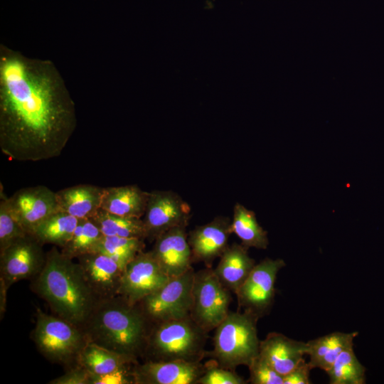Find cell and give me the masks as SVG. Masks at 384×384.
I'll return each instance as SVG.
<instances>
[{"label": "cell", "mask_w": 384, "mask_h": 384, "mask_svg": "<svg viewBox=\"0 0 384 384\" xmlns=\"http://www.w3.org/2000/svg\"><path fill=\"white\" fill-rule=\"evenodd\" d=\"M358 332L336 331L306 342V354L309 356L311 369L320 368L327 372L344 350L353 346Z\"/></svg>", "instance_id": "obj_22"}, {"label": "cell", "mask_w": 384, "mask_h": 384, "mask_svg": "<svg viewBox=\"0 0 384 384\" xmlns=\"http://www.w3.org/2000/svg\"><path fill=\"white\" fill-rule=\"evenodd\" d=\"M113 299L95 304L85 323L87 336L89 341L135 358L146 342V316L124 299Z\"/></svg>", "instance_id": "obj_3"}, {"label": "cell", "mask_w": 384, "mask_h": 384, "mask_svg": "<svg viewBox=\"0 0 384 384\" xmlns=\"http://www.w3.org/2000/svg\"><path fill=\"white\" fill-rule=\"evenodd\" d=\"M135 383L133 372L127 367L102 375L91 374L90 384H129Z\"/></svg>", "instance_id": "obj_33"}, {"label": "cell", "mask_w": 384, "mask_h": 384, "mask_svg": "<svg viewBox=\"0 0 384 384\" xmlns=\"http://www.w3.org/2000/svg\"><path fill=\"white\" fill-rule=\"evenodd\" d=\"M80 220L59 210L38 225L31 235L42 244H53L62 248L70 240Z\"/></svg>", "instance_id": "obj_25"}, {"label": "cell", "mask_w": 384, "mask_h": 384, "mask_svg": "<svg viewBox=\"0 0 384 384\" xmlns=\"http://www.w3.org/2000/svg\"><path fill=\"white\" fill-rule=\"evenodd\" d=\"M26 234L13 213L9 198L1 192L0 251Z\"/></svg>", "instance_id": "obj_30"}, {"label": "cell", "mask_w": 384, "mask_h": 384, "mask_svg": "<svg viewBox=\"0 0 384 384\" xmlns=\"http://www.w3.org/2000/svg\"><path fill=\"white\" fill-rule=\"evenodd\" d=\"M102 236V233L92 219H80L70 240L61 251L71 258H77L92 252Z\"/></svg>", "instance_id": "obj_29"}, {"label": "cell", "mask_w": 384, "mask_h": 384, "mask_svg": "<svg viewBox=\"0 0 384 384\" xmlns=\"http://www.w3.org/2000/svg\"><path fill=\"white\" fill-rule=\"evenodd\" d=\"M247 250L241 244L228 245L213 269L220 282L235 294L255 265V261L249 256Z\"/></svg>", "instance_id": "obj_20"}, {"label": "cell", "mask_w": 384, "mask_h": 384, "mask_svg": "<svg viewBox=\"0 0 384 384\" xmlns=\"http://www.w3.org/2000/svg\"><path fill=\"white\" fill-rule=\"evenodd\" d=\"M312 370L303 359L292 371L284 376L283 384H309V373Z\"/></svg>", "instance_id": "obj_35"}, {"label": "cell", "mask_w": 384, "mask_h": 384, "mask_svg": "<svg viewBox=\"0 0 384 384\" xmlns=\"http://www.w3.org/2000/svg\"><path fill=\"white\" fill-rule=\"evenodd\" d=\"M81 366L91 374L102 375L127 367L134 358L120 354L87 341L78 355Z\"/></svg>", "instance_id": "obj_23"}, {"label": "cell", "mask_w": 384, "mask_h": 384, "mask_svg": "<svg viewBox=\"0 0 384 384\" xmlns=\"http://www.w3.org/2000/svg\"><path fill=\"white\" fill-rule=\"evenodd\" d=\"M306 343L292 339L285 335L271 332L260 342L259 355L279 374L284 376L292 371L306 354Z\"/></svg>", "instance_id": "obj_18"}, {"label": "cell", "mask_w": 384, "mask_h": 384, "mask_svg": "<svg viewBox=\"0 0 384 384\" xmlns=\"http://www.w3.org/2000/svg\"><path fill=\"white\" fill-rule=\"evenodd\" d=\"M246 380L235 370L220 367L218 364L206 365L203 374L196 384H245Z\"/></svg>", "instance_id": "obj_32"}, {"label": "cell", "mask_w": 384, "mask_h": 384, "mask_svg": "<svg viewBox=\"0 0 384 384\" xmlns=\"http://www.w3.org/2000/svg\"><path fill=\"white\" fill-rule=\"evenodd\" d=\"M9 201L14 215L28 234H32L38 225L60 210L56 192L45 186L20 189Z\"/></svg>", "instance_id": "obj_13"}, {"label": "cell", "mask_w": 384, "mask_h": 384, "mask_svg": "<svg viewBox=\"0 0 384 384\" xmlns=\"http://www.w3.org/2000/svg\"><path fill=\"white\" fill-rule=\"evenodd\" d=\"M149 192L137 185L105 187L100 209L119 216L141 218L145 213Z\"/></svg>", "instance_id": "obj_19"}, {"label": "cell", "mask_w": 384, "mask_h": 384, "mask_svg": "<svg viewBox=\"0 0 384 384\" xmlns=\"http://www.w3.org/2000/svg\"><path fill=\"white\" fill-rule=\"evenodd\" d=\"M151 251L137 254L125 267L119 295L132 305L164 286L170 279Z\"/></svg>", "instance_id": "obj_10"}, {"label": "cell", "mask_w": 384, "mask_h": 384, "mask_svg": "<svg viewBox=\"0 0 384 384\" xmlns=\"http://www.w3.org/2000/svg\"><path fill=\"white\" fill-rule=\"evenodd\" d=\"M248 368L250 382L252 384H283L284 376L260 355L252 361Z\"/></svg>", "instance_id": "obj_31"}, {"label": "cell", "mask_w": 384, "mask_h": 384, "mask_svg": "<svg viewBox=\"0 0 384 384\" xmlns=\"http://www.w3.org/2000/svg\"><path fill=\"white\" fill-rule=\"evenodd\" d=\"M231 230L247 249L265 250L269 245L267 232L257 223L255 213L239 203L233 208Z\"/></svg>", "instance_id": "obj_24"}, {"label": "cell", "mask_w": 384, "mask_h": 384, "mask_svg": "<svg viewBox=\"0 0 384 384\" xmlns=\"http://www.w3.org/2000/svg\"><path fill=\"white\" fill-rule=\"evenodd\" d=\"M42 245L33 235L26 234L0 251L1 280L7 289L41 271L46 260Z\"/></svg>", "instance_id": "obj_11"}, {"label": "cell", "mask_w": 384, "mask_h": 384, "mask_svg": "<svg viewBox=\"0 0 384 384\" xmlns=\"http://www.w3.org/2000/svg\"><path fill=\"white\" fill-rule=\"evenodd\" d=\"M206 365L201 362L149 360L133 371L135 383L196 384Z\"/></svg>", "instance_id": "obj_16"}, {"label": "cell", "mask_w": 384, "mask_h": 384, "mask_svg": "<svg viewBox=\"0 0 384 384\" xmlns=\"http://www.w3.org/2000/svg\"><path fill=\"white\" fill-rule=\"evenodd\" d=\"M231 223L228 217L220 215L191 230L188 242L192 261L203 262L207 267H211L213 261L220 257L229 245V237L233 233Z\"/></svg>", "instance_id": "obj_15"}, {"label": "cell", "mask_w": 384, "mask_h": 384, "mask_svg": "<svg viewBox=\"0 0 384 384\" xmlns=\"http://www.w3.org/2000/svg\"><path fill=\"white\" fill-rule=\"evenodd\" d=\"M146 338L151 361L201 362L207 333L189 316L157 323Z\"/></svg>", "instance_id": "obj_5"}, {"label": "cell", "mask_w": 384, "mask_h": 384, "mask_svg": "<svg viewBox=\"0 0 384 384\" xmlns=\"http://www.w3.org/2000/svg\"><path fill=\"white\" fill-rule=\"evenodd\" d=\"M77 126L74 102L49 60L0 45V149L18 161L60 155Z\"/></svg>", "instance_id": "obj_1"}, {"label": "cell", "mask_w": 384, "mask_h": 384, "mask_svg": "<svg viewBox=\"0 0 384 384\" xmlns=\"http://www.w3.org/2000/svg\"><path fill=\"white\" fill-rule=\"evenodd\" d=\"M259 319L246 311L229 312L215 329L213 349L210 354L218 366L235 370L239 366H248L259 355Z\"/></svg>", "instance_id": "obj_4"}, {"label": "cell", "mask_w": 384, "mask_h": 384, "mask_svg": "<svg viewBox=\"0 0 384 384\" xmlns=\"http://www.w3.org/2000/svg\"><path fill=\"white\" fill-rule=\"evenodd\" d=\"M77 258L84 279L95 298L106 300L119 295L124 270L116 261L95 252Z\"/></svg>", "instance_id": "obj_14"}, {"label": "cell", "mask_w": 384, "mask_h": 384, "mask_svg": "<svg viewBox=\"0 0 384 384\" xmlns=\"http://www.w3.org/2000/svg\"><path fill=\"white\" fill-rule=\"evenodd\" d=\"M284 266L283 260L268 257L255 264L235 293L239 306L259 318L265 315L274 302L277 275Z\"/></svg>", "instance_id": "obj_9"}, {"label": "cell", "mask_w": 384, "mask_h": 384, "mask_svg": "<svg viewBox=\"0 0 384 384\" xmlns=\"http://www.w3.org/2000/svg\"><path fill=\"white\" fill-rule=\"evenodd\" d=\"M194 274L191 267L181 275L171 277L164 286L144 297L140 302L146 318L157 324L189 316Z\"/></svg>", "instance_id": "obj_7"}, {"label": "cell", "mask_w": 384, "mask_h": 384, "mask_svg": "<svg viewBox=\"0 0 384 384\" xmlns=\"http://www.w3.org/2000/svg\"><path fill=\"white\" fill-rule=\"evenodd\" d=\"M190 218V206L176 192L159 190L149 192L142 219L146 238L155 240L171 228L187 226Z\"/></svg>", "instance_id": "obj_12"}, {"label": "cell", "mask_w": 384, "mask_h": 384, "mask_svg": "<svg viewBox=\"0 0 384 384\" xmlns=\"http://www.w3.org/2000/svg\"><path fill=\"white\" fill-rule=\"evenodd\" d=\"M33 338L40 351L49 359L58 362L78 357L87 342L76 325L40 309L36 312Z\"/></svg>", "instance_id": "obj_8"}, {"label": "cell", "mask_w": 384, "mask_h": 384, "mask_svg": "<svg viewBox=\"0 0 384 384\" xmlns=\"http://www.w3.org/2000/svg\"><path fill=\"white\" fill-rule=\"evenodd\" d=\"M103 188L79 184L56 192L59 210L78 219L92 218L100 209Z\"/></svg>", "instance_id": "obj_21"}, {"label": "cell", "mask_w": 384, "mask_h": 384, "mask_svg": "<svg viewBox=\"0 0 384 384\" xmlns=\"http://www.w3.org/2000/svg\"><path fill=\"white\" fill-rule=\"evenodd\" d=\"M91 373L85 368L80 367L73 369L62 376L52 380L49 383L53 384H90Z\"/></svg>", "instance_id": "obj_34"}, {"label": "cell", "mask_w": 384, "mask_h": 384, "mask_svg": "<svg viewBox=\"0 0 384 384\" xmlns=\"http://www.w3.org/2000/svg\"><path fill=\"white\" fill-rule=\"evenodd\" d=\"M144 247L143 239L102 235L91 252H100L109 256L124 270L137 254L143 251Z\"/></svg>", "instance_id": "obj_27"}, {"label": "cell", "mask_w": 384, "mask_h": 384, "mask_svg": "<svg viewBox=\"0 0 384 384\" xmlns=\"http://www.w3.org/2000/svg\"><path fill=\"white\" fill-rule=\"evenodd\" d=\"M90 219L104 235L146 239L143 220L116 215L100 209Z\"/></svg>", "instance_id": "obj_26"}, {"label": "cell", "mask_w": 384, "mask_h": 384, "mask_svg": "<svg viewBox=\"0 0 384 384\" xmlns=\"http://www.w3.org/2000/svg\"><path fill=\"white\" fill-rule=\"evenodd\" d=\"M53 247L36 281L37 292L61 319L75 325L85 324L95 297L84 279L78 263Z\"/></svg>", "instance_id": "obj_2"}, {"label": "cell", "mask_w": 384, "mask_h": 384, "mask_svg": "<svg viewBox=\"0 0 384 384\" xmlns=\"http://www.w3.org/2000/svg\"><path fill=\"white\" fill-rule=\"evenodd\" d=\"M366 368L359 362L353 347L344 350L326 372L331 384H363Z\"/></svg>", "instance_id": "obj_28"}, {"label": "cell", "mask_w": 384, "mask_h": 384, "mask_svg": "<svg viewBox=\"0 0 384 384\" xmlns=\"http://www.w3.org/2000/svg\"><path fill=\"white\" fill-rule=\"evenodd\" d=\"M230 292L211 267L195 272L190 316L206 332L215 329L230 312Z\"/></svg>", "instance_id": "obj_6"}, {"label": "cell", "mask_w": 384, "mask_h": 384, "mask_svg": "<svg viewBox=\"0 0 384 384\" xmlns=\"http://www.w3.org/2000/svg\"><path fill=\"white\" fill-rule=\"evenodd\" d=\"M186 228V226H178L161 234L155 239L150 250L170 277L181 275L192 267V255Z\"/></svg>", "instance_id": "obj_17"}]
</instances>
